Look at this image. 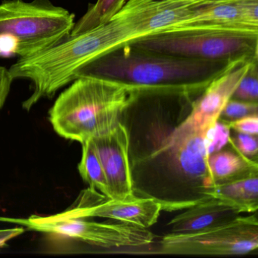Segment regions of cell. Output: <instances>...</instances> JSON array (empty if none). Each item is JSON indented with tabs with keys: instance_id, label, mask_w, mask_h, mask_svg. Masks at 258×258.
Returning <instances> with one entry per match:
<instances>
[{
	"instance_id": "18",
	"label": "cell",
	"mask_w": 258,
	"mask_h": 258,
	"mask_svg": "<svg viewBox=\"0 0 258 258\" xmlns=\"http://www.w3.org/2000/svg\"><path fill=\"white\" fill-rule=\"evenodd\" d=\"M257 102H243V101L229 99L223 108L219 120L226 123L241 118L249 114L257 113Z\"/></svg>"
},
{
	"instance_id": "4",
	"label": "cell",
	"mask_w": 258,
	"mask_h": 258,
	"mask_svg": "<svg viewBox=\"0 0 258 258\" xmlns=\"http://www.w3.org/2000/svg\"><path fill=\"white\" fill-rule=\"evenodd\" d=\"M75 18L49 0L4 1L0 4V57L25 58L52 47L70 34Z\"/></svg>"
},
{
	"instance_id": "20",
	"label": "cell",
	"mask_w": 258,
	"mask_h": 258,
	"mask_svg": "<svg viewBox=\"0 0 258 258\" xmlns=\"http://www.w3.org/2000/svg\"><path fill=\"white\" fill-rule=\"evenodd\" d=\"M226 125L229 129L234 130L238 134L247 135H258V115L256 114H249L241 118L236 119L232 121L226 122Z\"/></svg>"
},
{
	"instance_id": "19",
	"label": "cell",
	"mask_w": 258,
	"mask_h": 258,
	"mask_svg": "<svg viewBox=\"0 0 258 258\" xmlns=\"http://www.w3.org/2000/svg\"><path fill=\"white\" fill-rule=\"evenodd\" d=\"M232 149L246 158L257 161L258 143L256 136L238 134L234 138L229 139Z\"/></svg>"
},
{
	"instance_id": "15",
	"label": "cell",
	"mask_w": 258,
	"mask_h": 258,
	"mask_svg": "<svg viewBox=\"0 0 258 258\" xmlns=\"http://www.w3.org/2000/svg\"><path fill=\"white\" fill-rule=\"evenodd\" d=\"M82 145V158L78 165L80 174L90 188L111 199L108 181L93 140H87Z\"/></svg>"
},
{
	"instance_id": "3",
	"label": "cell",
	"mask_w": 258,
	"mask_h": 258,
	"mask_svg": "<svg viewBox=\"0 0 258 258\" xmlns=\"http://www.w3.org/2000/svg\"><path fill=\"white\" fill-rule=\"evenodd\" d=\"M149 90L96 78H80L49 111L58 135L82 143L111 132L136 100Z\"/></svg>"
},
{
	"instance_id": "17",
	"label": "cell",
	"mask_w": 258,
	"mask_h": 258,
	"mask_svg": "<svg viewBox=\"0 0 258 258\" xmlns=\"http://www.w3.org/2000/svg\"><path fill=\"white\" fill-rule=\"evenodd\" d=\"M258 59L250 64L247 73L243 77L232 95V99L243 102H257Z\"/></svg>"
},
{
	"instance_id": "21",
	"label": "cell",
	"mask_w": 258,
	"mask_h": 258,
	"mask_svg": "<svg viewBox=\"0 0 258 258\" xmlns=\"http://www.w3.org/2000/svg\"><path fill=\"white\" fill-rule=\"evenodd\" d=\"M14 81L10 75V71L6 68L0 67V109L4 106Z\"/></svg>"
},
{
	"instance_id": "8",
	"label": "cell",
	"mask_w": 258,
	"mask_h": 258,
	"mask_svg": "<svg viewBox=\"0 0 258 258\" xmlns=\"http://www.w3.org/2000/svg\"><path fill=\"white\" fill-rule=\"evenodd\" d=\"M256 59L241 58L230 63L223 73L207 86L202 96L193 102L189 114L173 128L164 141L173 143L191 134L214 127L250 64Z\"/></svg>"
},
{
	"instance_id": "5",
	"label": "cell",
	"mask_w": 258,
	"mask_h": 258,
	"mask_svg": "<svg viewBox=\"0 0 258 258\" xmlns=\"http://www.w3.org/2000/svg\"><path fill=\"white\" fill-rule=\"evenodd\" d=\"M130 43L146 50L198 59L232 62L241 58H258V31L172 30Z\"/></svg>"
},
{
	"instance_id": "22",
	"label": "cell",
	"mask_w": 258,
	"mask_h": 258,
	"mask_svg": "<svg viewBox=\"0 0 258 258\" xmlns=\"http://www.w3.org/2000/svg\"><path fill=\"white\" fill-rule=\"evenodd\" d=\"M25 229L23 226L12 229H0V247H4L10 240L22 235Z\"/></svg>"
},
{
	"instance_id": "10",
	"label": "cell",
	"mask_w": 258,
	"mask_h": 258,
	"mask_svg": "<svg viewBox=\"0 0 258 258\" xmlns=\"http://www.w3.org/2000/svg\"><path fill=\"white\" fill-rule=\"evenodd\" d=\"M108 181L111 199L134 196L130 161V132L121 122L111 132L92 139Z\"/></svg>"
},
{
	"instance_id": "16",
	"label": "cell",
	"mask_w": 258,
	"mask_h": 258,
	"mask_svg": "<svg viewBox=\"0 0 258 258\" xmlns=\"http://www.w3.org/2000/svg\"><path fill=\"white\" fill-rule=\"evenodd\" d=\"M127 0H97L87 13L75 22L71 35L81 34L105 25L113 19L126 4Z\"/></svg>"
},
{
	"instance_id": "6",
	"label": "cell",
	"mask_w": 258,
	"mask_h": 258,
	"mask_svg": "<svg viewBox=\"0 0 258 258\" xmlns=\"http://www.w3.org/2000/svg\"><path fill=\"white\" fill-rule=\"evenodd\" d=\"M160 244V251L166 254H248L258 247L257 218L256 214L238 216L197 232L168 233L162 237Z\"/></svg>"
},
{
	"instance_id": "12",
	"label": "cell",
	"mask_w": 258,
	"mask_h": 258,
	"mask_svg": "<svg viewBox=\"0 0 258 258\" xmlns=\"http://www.w3.org/2000/svg\"><path fill=\"white\" fill-rule=\"evenodd\" d=\"M208 0H152L139 28V39L179 28Z\"/></svg>"
},
{
	"instance_id": "2",
	"label": "cell",
	"mask_w": 258,
	"mask_h": 258,
	"mask_svg": "<svg viewBox=\"0 0 258 258\" xmlns=\"http://www.w3.org/2000/svg\"><path fill=\"white\" fill-rule=\"evenodd\" d=\"M232 62L159 53L127 43L84 64L75 80L100 78L149 91L187 95L203 91Z\"/></svg>"
},
{
	"instance_id": "11",
	"label": "cell",
	"mask_w": 258,
	"mask_h": 258,
	"mask_svg": "<svg viewBox=\"0 0 258 258\" xmlns=\"http://www.w3.org/2000/svg\"><path fill=\"white\" fill-rule=\"evenodd\" d=\"M241 211L229 202L209 196L185 208L167 224L169 233L197 232L226 223L241 215Z\"/></svg>"
},
{
	"instance_id": "7",
	"label": "cell",
	"mask_w": 258,
	"mask_h": 258,
	"mask_svg": "<svg viewBox=\"0 0 258 258\" xmlns=\"http://www.w3.org/2000/svg\"><path fill=\"white\" fill-rule=\"evenodd\" d=\"M0 222L38 232L64 235L105 248L143 247L152 244L155 238L149 229L131 223H98L83 218H63L58 214L45 217L32 215L28 218L0 217Z\"/></svg>"
},
{
	"instance_id": "13",
	"label": "cell",
	"mask_w": 258,
	"mask_h": 258,
	"mask_svg": "<svg viewBox=\"0 0 258 258\" xmlns=\"http://www.w3.org/2000/svg\"><path fill=\"white\" fill-rule=\"evenodd\" d=\"M208 164L214 187L258 173L257 161L246 158L233 149L211 154Z\"/></svg>"
},
{
	"instance_id": "9",
	"label": "cell",
	"mask_w": 258,
	"mask_h": 258,
	"mask_svg": "<svg viewBox=\"0 0 258 258\" xmlns=\"http://www.w3.org/2000/svg\"><path fill=\"white\" fill-rule=\"evenodd\" d=\"M161 211V203L152 198L134 195L123 200H116L88 188L81 191L72 207L57 214L63 218L102 217L148 229L157 223Z\"/></svg>"
},
{
	"instance_id": "14",
	"label": "cell",
	"mask_w": 258,
	"mask_h": 258,
	"mask_svg": "<svg viewBox=\"0 0 258 258\" xmlns=\"http://www.w3.org/2000/svg\"><path fill=\"white\" fill-rule=\"evenodd\" d=\"M209 196L229 202L241 213L256 212L258 209V173L216 185Z\"/></svg>"
},
{
	"instance_id": "1",
	"label": "cell",
	"mask_w": 258,
	"mask_h": 258,
	"mask_svg": "<svg viewBox=\"0 0 258 258\" xmlns=\"http://www.w3.org/2000/svg\"><path fill=\"white\" fill-rule=\"evenodd\" d=\"M152 0H127L110 22L81 34L71 35L52 47L20 58L10 68L13 80L33 84V93L23 102L29 111L45 97H52L61 87L75 81L78 69L94 58L138 39L139 27Z\"/></svg>"
}]
</instances>
